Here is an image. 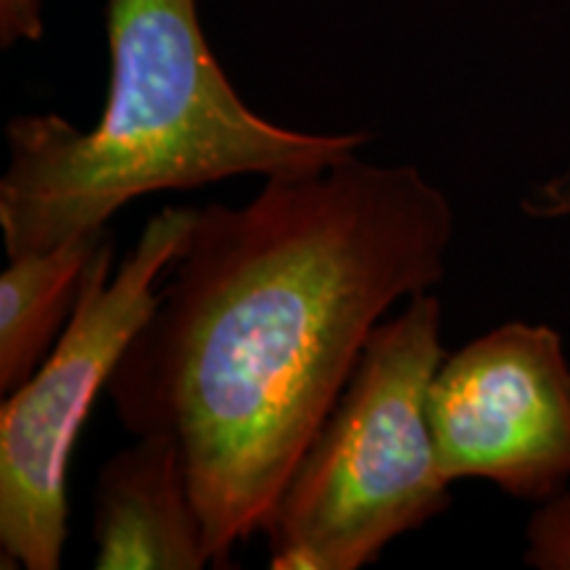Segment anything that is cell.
<instances>
[{"label": "cell", "mask_w": 570, "mask_h": 570, "mask_svg": "<svg viewBox=\"0 0 570 570\" xmlns=\"http://www.w3.org/2000/svg\"><path fill=\"white\" fill-rule=\"evenodd\" d=\"M106 32L109 96L92 130L59 114H19L6 125L0 230L9 259L104 230L142 196L320 173L373 140L256 114L214 56L198 0H109Z\"/></svg>", "instance_id": "2"}, {"label": "cell", "mask_w": 570, "mask_h": 570, "mask_svg": "<svg viewBox=\"0 0 570 570\" xmlns=\"http://www.w3.org/2000/svg\"><path fill=\"white\" fill-rule=\"evenodd\" d=\"M204 525L173 433L135 436L106 460L92 489V568L204 570Z\"/></svg>", "instance_id": "6"}, {"label": "cell", "mask_w": 570, "mask_h": 570, "mask_svg": "<svg viewBox=\"0 0 570 570\" xmlns=\"http://www.w3.org/2000/svg\"><path fill=\"white\" fill-rule=\"evenodd\" d=\"M431 428L449 483L544 502L570 481V362L550 325L504 323L444 356Z\"/></svg>", "instance_id": "5"}, {"label": "cell", "mask_w": 570, "mask_h": 570, "mask_svg": "<svg viewBox=\"0 0 570 570\" xmlns=\"http://www.w3.org/2000/svg\"><path fill=\"white\" fill-rule=\"evenodd\" d=\"M196 209L154 214L111 275L106 238L67 327L35 375L0 407V558L3 568L59 570L67 544V473L80 428L188 238Z\"/></svg>", "instance_id": "4"}, {"label": "cell", "mask_w": 570, "mask_h": 570, "mask_svg": "<svg viewBox=\"0 0 570 570\" xmlns=\"http://www.w3.org/2000/svg\"><path fill=\"white\" fill-rule=\"evenodd\" d=\"M520 209L537 219L570 217V169L552 180L533 185L531 194L520 202Z\"/></svg>", "instance_id": "10"}, {"label": "cell", "mask_w": 570, "mask_h": 570, "mask_svg": "<svg viewBox=\"0 0 570 570\" xmlns=\"http://www.w3.org/2000/svg\"><path fill=\"white\" fill-rule=\"evenodd\" d=\"M452 235L439 185L360 154L196 209L106 394L135 436L177 439L212 568L265 533L367 338L441 283Z\"/></svg>", "instance_id": "1"}, {"label": "cell", "mask_w": 570, "mask_h": 570, "mask_svg": "<svg viewBox=\"0 0 570 570\" xmlns=\"http://www.w3.org/2000/svg\"><path fill=\"white\" fill-rule=\"evenodd\" d=\"M42 30V0H0V46L38 42Z\"/></svg>", "instance_id": "9"}, {"label": "cell", "mask_w": 570, "mask_h": 570, "mask_svg": "<svg viewBox=\"0 0 570 570\" xmlns=\"http://www.w3.org/2000/svg\"><path fill=\"white\" fill-rule=\"evenodd\" d=\"M525 566L570 570V491H558L539 504L525 529Z\"/></svg>", "instance_id": "8"}, {"label": "cell", "mask_w": 570, "mask_h": 570, "mask_svg": "<svg viewBox=\"0 0 570 570\" xmlns=\"http://www.w3.org/2000/svg\"><path fill=\"white\" fill-rule=\"evenodd\" d=\"M441 362V298L425 291L375 327L281 491L269 568L360 570L452 504L428 410Z\"/></svg>", "instance_id": "3"}, {"label": "cell", "mask_w": 570, "mask_h": 570, "mask_svg": "<svg viewBox=\"0 0 570 570\" xmlns=\"http://www.w3.org/2000/svg\"><path fill=\"white\" fill-rule=\"evenodd\" d=\"M109 233L71 235L9 259L0 275V391L11 396L42 365L67 327L88 267Z\"/></svg>", "instance_id": "7"}]
</instances>
